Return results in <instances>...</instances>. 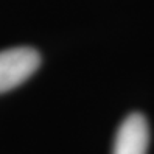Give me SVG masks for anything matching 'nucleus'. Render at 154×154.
<instances>
[{"label":"nucleus","mask_w":154,"mask_h":154,"mask_svg":"<svg viewBox=\"0 0 154 154\" xmlns=\"http://www.w3.org/2000/svg\"><path fill=\"white\" fill-rule=\"evenodd\" d=\"M39 53L30 47H14L0 51V94L28 79L39 67Z\"/></svg>","instance_id":"obj_1"},{"label":"nucleus","mask_w":154,"mask_h":154,"mask_svg":"<svg viewBox=\"0 0 154 154\" xmlns=\"http://www.w3.org/2000/svg\"><path fill=\"white\" fill-rule=\"evenodd\" d=\"M149 145V126L146 119L132 112L120 123L115 134L112 154H146Z\"/></svg>","instance_id":"obj_2"}]
</instances>
